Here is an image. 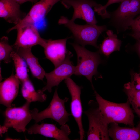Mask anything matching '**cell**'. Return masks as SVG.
Returning a JSON list of instances; mask_svg holds the SVG:
<instances>
[{"label":"cell","mask_w":140,"mask_h":140,"mask_svg":"<svg viewBox=\"0 0 140 140\" xmlns=\"http://www.w3.org/2000/svg\"><path fill=\"white\" fill-rule=\"evenodd\" d=\"M94 94L99 108L109 124L121 123L134 127V116L128 101L115 103L104 99L96 91Z\"/></svg>","instance_id":"obj_1"},{"label":"cell","mask_w":140,"mask_h":140,"mask_svg":"<svg viewBox=\"0 0 140 140\" xmlns=\"http://www.w3.org/2000/svg\"><path fill=\"white\" fill-rule=\"evenodd\" d=\"M58 24L63 25L70 30L77 43L84 47L90 45L97 48L99 47L97 44L99 36L107 29L106 25L78 24L64 16L60 17Z\"/></svg>","instance_id":"obj_2"},{"label":"cell","mask_w":140,"mask_h":140,"mask_svg":"<svg viewBox=\"0 0 140 140\" xmlns=\"http://www.w3.org/2000/svg\"><path fill=\"white\" fill-rule=\"evenodd\" d=\"M109 13V24L118 34L124 32L130 27L135 17L140 14V0H123L116 10Z\"/></svg>","instance_id":"obj_3"},{"label":"cell","mask_w":140,"mask_h":140,"mask_svg":"<svg viewBox=\"0 0 140 140\" xmlns=\"http://www.w3.org/2000/svg\"><path fill=\"white\" fill-rule=\"evenodd\" d=\"M68 99L67 97L60 98L58 95L56 88L47 108L40 112L36 108L30 110L32 119L35 120L36 123L45 119L51 118L54 120L61 126L66 124L69 120V117L71 115L66 111L65 106V103Z\"/></svg>","instance_id":"obj_4"},{"label":"cell","mask_w":140,"mask_h":140,"mask_svg":"<svg viewBox=\"0 0 140 140\" xmlns=\"http://www.w3.org/2000/svg\"><path fill=\"white\" fill-rule=\"evenodd\" d=\"M76 53L77 64L74 74L85 76L92 82L93 76L97 73V68L101 62L99 55L97 52L90 51L76 43H70Z\"/></svg>","instance_id":"obj_5"},{"label":"cell","mask_w":140,"mask_h":140,"mask_svg":"<svg viewBox=\"0 0 140 140\" xmlns=\"http://www.w3.org/2000/svg\"><path fill=\"white\" fill-rule=\"evenodd\" d=\"M89 104L90 107L84 112L89 122L87 140H109L108 128L109 124L99 109L98 106L96 107L93 106L91 102Z\"/></svg>","instance_id":"obj_6"},{"label":"cell","mask_w":140,"mask_h":140,"mask_svg":"<svg viewBox=\"0 0 140 140\" xmlns=\"http://www.w3.org/2000/svg\"><path fill=\"white\" fill-rule=\"evenodd\" d=\"M31 102L26 101L23 106L16 107L12 105L4 112L5 120L4 125L12 127L19 132H24L26 127L32 119L29 107Z\"/></svg>","instance_id":"obj_7"},{"label":"cell","mask_w":140,"mask_h":140,"mask_svg":"<svg viewBox=\"0 0 140 140\" xmlns=\"http://www.w3.org/2000/svg\"><path fill=\"white\" fill-rule=\"evenodd\" d=\"M60 2L66 8H73V13L70 19L72 21L80 19L88 24L96 25L97 23L93 8H98L102 5L93 0H61Z\"/></svg>","instance_id":"obj_8"},{"label":"cell","mask_w":140,"mask_h":140,"mask_svg":"<svg viewBox=\"0 0 140 140\" xmlns=\"http://www.w3.org/2000/svg\"><path fill=\"white\" fill-rule=\"evenodd\" d=\"M17 36L13 45L15 48H27L39 45L43 47L46 39L42 38L33 24L28 23L17 27Z\"/></svg>","instance_id":"obj_9"},{"label":"cell","mask_w":140,"mask_h":140,"mask_svg":"<svg viewBox=\"0 0 140 140\" xmlns=\"http://www.w3.org/2000/svg\"><path fill=\"white\" fill-rule=\"evenodd\" d=\"M73 55L68 51L64 61L55 69L48 73H46L45 76L47 80L46 86L41 89L43 92L47 90L52 91V88L57 86L63 80H65L74 74L75 66H73L70 61Z\"/></svg>","instance_id":"obj_10"},{"label":"cell","mask_w":140,"mask_h":140,"mask_svg":"<svg viewBox=\"0 0 140 140\" xmlns=\"http://www.w3.org/2000/svg\"><path fill=\"white\" fill-rule=\"evenodd\" d=\"M65 82L71 96L70 106L71 114L78 125L80 139L82 140L84 139L85 131L82 121L83 110L81 99L82 87L77 85L70 78L65 80Z\"/></svg>","instance_id":"obj_11"},{"label":"cell","mask_w":140,"mask_h":140,"mask_svg":"<svg viewBox=\"0 0 140 140\" xmlns=\"http://www.w3.org/2000/svg\"><path fill=\"white\" fill-rule=\"evenodd\" d=\"M61 0H40L34 3L24 18L18 24L10 29V31L24 24L35 23L43 19L53 6Z\"/></svg>","instance_id":"obj_12"},{"label":"cell","mask_w":140,"mask_h":140,"mask_svg":"<svg viewBox=\"0 0 140 140\" xmlns=\"http://www.w3.org/2000/svg\"><path fill=\"white\" fill-rule=\"evenodd\" d=\"M30 134H39L46 137L57 140H69L71 133L69 126L67 124L61 125L60 128L53 124L43 123L40 124L36 123L27 130Z\"/></svg>","instance_id":"obj_13"},{"label":"cell","mask_w":140,"mask_h":140,"mask_svg":"<svg viewBox=\"0 0 140 140\" xmlns=\"http://www.w3.org/2000/svg\"><path fill=\"white\" fill-rule=\"evenodd\" d=\"M71 37L56 40H46L43 47L46 58L56 68L65 60L68 52L66 49L67 40Z\"/></svg>","instance_id":"obj_14"},{"label":"cell","mask_w":140,"mask_h":140,"mask_svg":"<svg viewBox=\"0 0 140 140\" xmlns=\"http://www.w3.org/2000/svg\"><path fill=\"white\" fill-rule=\"evenodd\" d=\"M20 81L13 73L0 83V103L7 107L12 103L18 93Z\"/></svg>","instance_id":"obj_15"},{"label":"cell","mask_w":140,"mask_h":140,"mask_svg":"<svg viewBox=\"0 0 140 140\" xmlns=\"http://www.w3.org/2000/svg\"><path fill=\"white\" fill-rule=\"evenodd\" d=\"M26 15L22 11L20 4L15 0H0V17L7 22L17 25Z\"/></svg>","instance_id":"obj_16"},{"label":"cell","mask_w":140,"mask_h":140,"mask_svg":"<svg viewBox=\"0 0 140 140\" xmlns=\"http://www.w3.org/2000/svg\"><path fill=\"white\" fill-rule=\"evenodd\" d=\"M108 133L113 140H140V120L137 126L132 128L122 127L118 123H111Z\"/></svg>","instance_id":"obj_17"},{"label":"cell","mask_w":140,"mask_h":140,"mask_svg":"<svg viewBox=\"0 0 140 140\" xmlns=\"http://www.w3.org/2000/svg\"><path fill=\"white\" fill-rule=\"evenodd\" d=\"M13 48L25 60L32 76L42 81L46 73L39 63L38 59L32 53L31 48Z\"/></svg>","instance_id":"obj_18"},{"label":"cell","mask_w":140,"mask_h":140,"mask_svg":"<svg viewBox=\"0 0 140 140\" xmlns=\"http://www.w3.org/2000/svg\"><path fill=\"white\" fill-rule=\"evenodd\" d=\"M21 92L26 101L31 102L38 101L43 102L47 99V96L42 90L36 91L30 80L28 79L21 83Z\"/></svg>","instance_id":"obj_19"},{"label":"cell","mask_w":140,"mask_h":140,"mask_svg":"<svg viewBox=\"0 0 140 140\" xmlns=\"http://www.w3.org/2000/svg\"><path fill=\"white\" fill-rule=\"evenodd\" d=\"M106 33L107 37L99 47V51L105 55L108 56L113 52L120 50L122 42L112 30H108Z\"/></svg>","instance_id":"obj_20"},{"label":"cell","mask_w":140,"mask_h":140,"mask_svg":"<svg viewBox=\"0 0 140 140\" xmlns=\"http://www.w3.org/2000/svg\"><path fill=\"white\" fill-rule=\"evenodd\" d=\"M124 87L128 101L132 105L140 120V91L135 88L132 80L131 82L125 84Z\"/></svg>","instance_id":"obj_21"},{"label":"cell","mask_w":140,"mask_h":140,"mask_svg":"<svg viewBox=\"0 0 140 140\" xmlns=\"http://www.w3.org/2000/svg\"><path fill=\"white\" fill-rule=\"evenodd\" d=\"M11 56L15 67V75L21 83L29 79L27 64L24 59L14 50Z\"/></svg>","instance_id":"obj_22"},{"label":"cell","mask_w":140,"mask_h":140,"mask_svg":"<svg viewBox=\"0 0 140 140\" xmlns=\"http://www.w3.org/2000/svg\"><path fill=\"white\" fill-rule=\"evenodd\" d=\"M14 50L13 45L9 43L8 37L3 36L0 40V61L5 63L10 62L12 60L11 53Z\"/></svg>","instance_id":"obj_23"},{"label":"cell","mask_w":140,"mask_h":140,"mask_svg":"<svg viewBox=\"0 0 140 140\" xmlns=\"http://www.w3.org/2000/svg\"><path fill=\"white\" fill-rule=\"evenodd\" d=\"M130 28L131 31L129 35L137 41H140V14L134 18Z\"/></svg>","instance_id":"obj_24"},{"label":"cell","mask_w":140,"mask_h":140,"mask_svg":"<svg viewBox=\"0 0 140 140\" xmlns=\"http://www.w3.org/2000/svg\"><path fill=\"white\" fill-rule=\"evenodd\" d=\"M123 0H108L106 4L104 6L102 5L101 6L96 8H94V10L97 13L100 15L103 19L109 18L110 14L106 10V8L110 5L116 3L121 2Z\"/></svg>","instance_id":"obj_25"},{"label":"cell","mask_w":140,"mask_h":140,"mask_svg":"<svg viewBox=\"0 0 140 140\" xmlns=\"http://www.w3.org/2000/svg\"><path fill=\"white\" fill-rule=\"evenodd\" d=\"M132 80L135 88L140 91V73H134L133 74Z\"/></svg>","instance_id":"obj_26"},{"label":"cell","mask_w":140,"mask_h":140,"mask_svg":"<svg viewBox=\"0 0 140 140\" xmlns=\"http://www.w3.org/2000/svg\"><path fill=\"white\" fill-rule=\"evenodd\" d=\"M134 48L140 58V41H137L134 45Z\"/></svg>","instance_id":"obj_27"},{"label":"cell","mask_w":140,"mask_h":140,"mask_svg":"<svg viewBox=\"0 0 140 140\" xmlns=\"http://www.w3.org/2000/svg\"><path fill=\"white\" fill-rule=\"evenodd\" d=\"M20 5L27 2H30L32 3H35L38 1L39 0H15Z\"/></svg>","instance_id":"obj_28"},{"label":"cell","mask_w":140,"mask_h":140,"mask_svg":"<svg viewBox=\"0 0 140 140\" xmlns=\"http://www.w3.org/2000/svg\"><path fill=\"white\" fill-rule=\"evenodd\" d=\"M8 128L4 125L1 126L0 128V135H1L2 134L8 131Z\"/></svg>","instance_id":"obj_29"}]
</instances>
